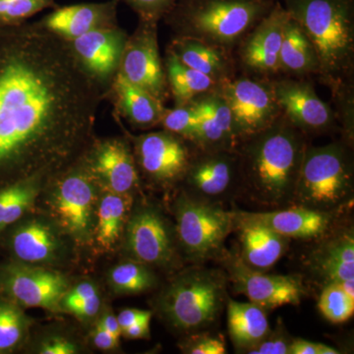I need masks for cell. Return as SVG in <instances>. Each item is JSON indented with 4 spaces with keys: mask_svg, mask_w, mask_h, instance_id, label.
I'll return each mask as SVG.
<instances>
[{
    "mask_svg": "<svg viewBox=\"0 0 354 354\" xmlns=\"http://www.w3.org/2000/svg\"><path fill=\"white\" fill-rule=\"evenodd\" d=\"M104 97L66 41L37 22L0 28V188L78 160Z\"/></svg>",
    "mask_w": 354,
    "mask_h": 354,
    "instance_id": "obj_1",
    "label": "cell"
},
{
    "mask_svg": "<svg viewBox=\"0 0 354 354\" xmlns=\"http://www.w3.org/2000/svg\"><path fill=\"white\" fill-rule=\"evenodd\" d=\"M308 146L306 134L283 113L269 127L242 140L235 148L239 192L268 208L291 205Z\"/></svg>",
    "mask_w": 354,
    "mask_h": 354,
    "instance_id": "obj_2",
    "label": "cell"
},
{
    "mask_svg": "<svg viewBox=\"0 0 354 354\" xmlns=\"http://www.w3.org/2000/svg\"><path fill=\"white\" fill-rule=\"evenodd\" d=\"M313 46L317 73L335 94L349 88L354 59V0H279Z\"/></svg>",
    "mask_w": 354,
    "mask_h": 354,
    "instance_id": "obj_3",
    "label": "cell"
},
{
    "mask_svg": "<svg viewBox=\"0 0 354 354\" xmlns=\"http://www.w3.org/2000/svg\"><path fill=\"white\" fill-rule=\"evenodd\" d=\"M277 0H178L164 18L176 37L228 50L272 10Z\"/></svg>",
    "mask_w": 354,
    "mask_h": 354,
    "instance_id": "obj_4",
    "label": "cell"
},
{
    "mask_svg": "<svg viewBox=\"0 0 354 354\" xmlns=\"http://www.w3.org/2000/svg\"><path fill=\"white\" fill-rule=\"evenodd\" d=\"M227 277L207 268L186 270L167 286L158 308L172 327L200 332L216 322L227 304Z\"/></svg>",
    "mask_w": 354,
    "mask_h": 354,
    "instance_id": "obj_5",
    "label": "cell"
},
{
    "mask_svg": "<svg viewBox=\"0 0 354 354\" xmlns=\"http://www.w3.org/2000/svg\"><path fill=\"white\" fill-rule=\"evenodd\" d=\"M353 194V164L342 142L307 147L300 165L293 206L335 213Z\"/></svg>",
    "mask_w": 354,
    "mask_h": 354,
    "instance_id": "obj_6",
    "label": "cell"
},
{
    "mask_svg": "<svg viewBox=\"0 0 354 354\" xmlns=\"http://www.w3.org/2000/svg\"><path fill=\"white\" fill-rule=\"evenodd\" d=\"M85 153L64 171L50 177L51 215L65 234L79 245H86L94 241L99 183L88 169Z\"/></svg>",
    "mask_w": 354,
    "mask_h": 354,
    "instance_id": "obj_7",
    "label": "cell"
},
{
    "mask_svg": "<svg viewBox=\"0 0 354 354\" xmlns=\"http://www.w3.org/2000/svg\"><path fill=\"white\" fill-rule=\"evenodd\" d=\"M176 232L186 257L195 263L220 259L234 228L232 211L183 193L176 202Z\"/></svg>",
    "mask_w": 354,
    "mask_h": 354,
    "instance_id": "obj_8",
    "label": "cell"
},
{
    "mask_svg": "<svg viewBox=\"0 0 354 354\" xmlns=\"http://www.w3.org/2000/svg\"><path fill=\"white\" fill-rule=\"evenodd\" d=\"M68 288L62 272L13 259L0 265V295L22 308L60 311V301Z\"/></svg>",
    "mask_w": 354,
    "mask_h": 354,
    "instance_id": "obj_9",
    "label": "cell"
},
{
    "mask_svg": "<svg viewBox=\"0 0 354 354\" xmlns=\"http://www.w3.org/2000/svg\"><path fill=\"white\" fill-rule=\"evenodd\" d=\"M216 88L232 111L239 144L269 127L281 114L271 83L247 77L230 78Z\"/></svg>",
    "mask_w": 354,
    "mask_h": 354,
    "instance_id": "obj_10",
    "label": "cell"
},
{
    "mask_svg": "<svg viewBox=\"0 0 354 354\" xmlns=\"http://www.w3.org/2000/svg\"><path fill=\"white\" fill-rule=\"evenodd\" d=\"M218 260L227 271L234 292L245 295L249 301L259 305L266 311L285 305H298L306 293L297 276L256 271L244 264L239 254L227 250L223 251Z\"/></svg>",
    "mask_w": 354,
    "mask_h": 354,
    "instance_id": "obj_11",
    "label": "cell"
},
{
    "mask_svg": "<svg viewBox=\"0 0 354 354\" xmlns=\"http://www.w3.org/2000/svg\"><path fill=\"white\" fill-rule=\"evenodd\" d=\"M118 73L162 102L169 95L158 44V23L139 20L128 36Z\"/></svg>",
    "mask_w": 354,
    "mask_h": 354,
    "instance_id": "obj_12",
    "label": "cell"
},
{
    "mask_svg": "<svg viewBox=\"0 0 354 354\" xmlns=\"http://www.w3.org/2000/svg\"><path fill=\"white\" fill-rule=\"evenodd\" d=\"M136 165L144 176L160 186L183 180L193 157L186 140L174 133H148L133 138Z\"/></svg>",
    "mask_w": 354,
    "mask_h": 354,
    "instance_id": "obj_13",
    "label": "cell"
},
{
    "mask_svg": "<svg viewBox=\"0 0 354 354\" xmlns=\"http://www.w3.org/2000/svg\"><path fill=\"white\" fill-rule=\"evenodd\" d=\"M191 158L183 180L186 195L199 201L221 204L239 192V162L235 150L203 151Z\"/></svg>",
    "mask_w": 354,
    "mask_h": 354,
    "instance_id": "obj_14",
    "label": "cell"
},
{
    "mask_svg": "<svg viewBox=\"0 0 354 354\" xmlns=\"http://www.w3.org/2000/svg\"><path fill=\"white\" fill-rule=\"evenodd\" d=\"M127 39V32L115 26L66 41L78 64L106 95L120 69Z\"/></svg>",
    "mask_w": 354,
    "mask_h": 354,
    "instance_id": "obj_15",
    "label": "cell"
},
{
    "mask_svg": "<svg viewBox=\"0 0 354 354\" xmlns=\"http://www.w3.org/2000/svg\"><path fill=\"white\" fill-rule=\"evenodd\" d=\"M125 247L132 259L147 266L165 267L174 257L172 232L164 216L151 206H142L128 218Z\"/></svg>",
    "mask_w": 354,
    "mask_h": 354,
    "instance_id": "obj_16",
    "label": "cell"
},
{
    "mask_svg": "<svg viewBox=\"0 0 354 354\" xmlns=\"http://www.w3.org/2000/svg\"><path fill=\"white\" fill-rule=\"evenodd\" d=\"M271 85L281 113L305 134L327 132L334 127V111L319 97L309 83L281 79Z\"/></svg>",
    "mask_w": 354,
    "mask_h": 354,
    "instance_id": "obj_17",
    "label": "cell"
},
{
    "mask_svg": "<svg viewBox=\"0 0 354 354\" xmlns=\"http://www.w3.org/2000/svg\"><path fill=\"white\" fill-rule=\"evenodd\" d=\"M86 162L106 190L129 194L138 188L139 172L131 147L125 140L111 138L91 144Z\"/></svg>",
    "mask_w": 354,
    "mask_h": 354,
    "instance_id": "obj_18",
    "label": "cell"
},
{
    "mask_svg": "<svg viewBox=\"0 0 354 354\" xmlns=\"http://www.w3.org/2000/svg\"><path fill=\"white\" fill-rule=\"evenodd\" d=\"M288 19L285 7L277 0L272 10L244 37L239 57L247 69L264 75L281 71L279 50Z\"/></svg>",
    "mask_w": 354,
    "mask_h": 354,
    "instance_id": "obj_19",
    "label": "cell"
},
{
    "mask_svg": "<svg viewBox=\"0 0 354 354\" xmlns=\"http://www.w3.org/2000/svg\"><path fill=\"white\" fill-rule=\"evenodd\" d=\"M234 221L256 223L288 239H312L322 236L332 225L335 213L293 206L285 209L232 211Z\"/></svg>",
    "mask_w": 354,
    "mask_h": 354,
    "instance_id": "obj_20",
    "label": "cell"
},
{
    "mask_svg": "<svg viewBox=\"0 0 354 354\" xmlns=\"http://www.w3.org/2000/svg\"><path fill=\"white\" fill-rule=\"evenodd\" d=\"M118 3L120 0H109L101 3L58 6L37 23L46 31L69 41L95 30L118 26Z\"/></svg>",
    "mask_w": 354,
    "mask_h": 354,
    "instance_id": "obj_21",
    "label": "cell"
},
{
    "mask_svg": "<svg viewBox=\"0 0 354 354\" xmlns=\"http://www.w3.org/2000/svg\"><path fill=\"white\" fill-rule=\"evenodd\" d=\"M0 241L12 259L26 264H44L57 259L62 241L55 228L41 220H22L7 228Z\"/></svg>",
    "mask_w": 354,
    "mask_h": 354,
    "instance_id": "obj_22",
    "label": "cell"
},
{
    "mask_svg": "<svg viewBox=\"0 0 354 354\" xmlns=\"http://www.w3.org/2000/svg\"><path fill=\"white\" fill-rule=\"evenodd\" d=\"M199 114V127L193 145L198 150H235L239 145L234 118L225 97L218 88L193 100Z\"/></svg>",
    "mask_w": 354,
    "mask_h": 354,
    "instance_id": "obj_23",
    "label": "cell"
},
{
    "mask_svg": "<svg viewBox=\"0 0 354 354\" xmlns=\"http://www.w3.org/2000/svg\"><path fill=\"white\" fill-rule=\"evenodd\" d=\"M104 97L111 99L118 115L140 129L160 124L165 111L164 102L129 82L120 73L114 77Z\"/></svg>",
    "mask_w": 354,
    "mask_h": 354,
    "instance_id": "obj_24",
    "label": "cell"
},
{
    "mask_svg": "<svg viewBox=\"0 0 354 354\" xmlns=\"http://www.w3.org/2000/svg\"><path fill=\"white\" fill-rule=\"evenodd\" d=\"M234 223L241 241L239 258L251 269L261 272L271 269L286 253L290 243L288 237L256 223Z\"/></svg>",
    "mask_w": 354,
    "mask_h": 354,
    "instance_id": "obj_25",
    "label": "cell"
},
{
    "mask_svg": "<svg viewBox=\"0 0 354 354\" xmlns=\"http://www.w3.org/2000/svg\"><path fill=\"white\" fill-rule=\"evenodd\" d=\"M186 66L213 79L216 84L232 78L234 65L227 51L191 38L176 37L169 48Z\"/></svg>",
    "mask_w": 354,
    "mask_h": 354,
    "instance_id": "obj_26",
    "label": "cell"
},
{
    "mask_svg": "<svg viewBox=\"0 0 354 354\" xmlns=\"http://www.w3.org/2000/svg\"><path fill=\"white\" fill-rule=\"evenodd\" d=\"M227 330L239 351L248 353L271 332L266 310L253 302L227 298Z\"/></svg>",
    "mask_w": 354,
    "mask_h": 354,
    "instance_id": "obj_27",
    "label": "cell"
},
{
    "mask_svg": "<svg viewBox=\"0 0 354 354\" xmlns=\"http://www.w3.org/2000/svg\"><path fill=\"white\" fill-rule=\"evenodd\" d=\"M132 207V195L106 190L95 211L94 241L102 250H111L124 232Z\"/></svg>",
    "mask_w": 354,
    "mask_h": 354,
    "instance_id": "obj_28",
    "label": "cell"
},
{
    "mask_svg": "<svg viewBox=\"0 0 354 354\" xmlns=\"http://www.w3.org/2000/svg\"><path fill=\"white\" fill-rule=\"evenodd\" d=\"M316 271L328 283L354 279V237L351 232L335 235L313 255Z\"/></svg>",
    "mask_w": 354,
    "mask_h": 354,
    "instance_id": "obj_29",
    "label": "cell"
},
{
    "mask_svg": "<svg viewBox=\"0 0 354 354\" xmlns=\"http://www.w3.org/2000/svg\"><path fill=\"white\" fill-rule=\"evenodd\" d=\"M50 178L32 176L0 188V235L31 211L44 183Z\"/></svg>",
    "mask_w": 354,
    "mask_h": 354,
    "instance_id": "obj_30",
    "label": "cell"
},
{
    "mask_svg": "<svg viewBox=\"0 0 354 354\" xmlns=\"http://www.w3.org/2000/svg\"><path fill=\"white\" fill-rule=\"evenodd\" d=\"M279 68L281 71L297 76L318 71V62L313 46L299 25L290 15L283 28L279 50Z\"/></svg>",
    "mask_w": 354,
    "mask_h": 354,
    "instance_id": "obj_31",
    "label": "cell"
},
{
    "mask_svg": "<svg viewBox=\"0 0 354 354\" xmlns=\"http://www.w3.org/2000/svg\"><path fill=\"white\" fill-rule=\"evenodd\" d=\"M165 71L167 87L176 106L189 104L218 86L213 79L184 65L169 48L165 57Z\"/></svg>",
    "mask_w": 354,
    "mask_h": 354,
    "instance_id": "obj_32",
    "label": "cell"
},
{
    "mask_svg": "<svg viewBox=\"0 0 354 354\" xmlns=\"http://www.w3.org/2000/svg\"><path fill=\"white\" fill-rule=\"evenodd\" d=\"M109 281L118 295H138L153 288L157 279L148 266L133 260L115 266Z\"/></svg>",
    "mask_w": 354,
    "mask_h": 354,
    "instance_id": "obj_33",
    "label": "cell"
},
{
    "mask_svg": "<svg viewBox=\"0 0 354 354\" xmlns=\"http://www.w3.org/2000/svg\"><path fill=\"white\" fill-rule=\"evenodd\" d=\"M29 321L22 307L0 295V354L10 353L24 342Z\"/></svg>",
    "mask_w": 354,
    "mask_h": 354,
    "instance_id": "obj_34",
    "label": "cell"
},
{
    "mask_svg": "<svg viewBox=\"0 0 354 354\" xmlns=\"http://www.w3.org/2000/svg\"><path fill=\"white\" fill-rule=\"evenodd\" d=\"M57 7L55 0H0V28L24 24L44 9Z\"/></svg>",
    "mask_w": 354,
    "mask_h": 354,
    "instance_id": "obj_35",
    "label": "cell"
},
{
    "mask_svg": "<svg viewBox=\"0 0 354 354\" xmlns=\"http://www.w3.org/2000/svg\"><path fill=\"white\" fill-rule=\"evenodd\" d=\"M318 307L330 322L342 324L353 316L354 300L337 283H328L319 298Z\"/></svg>",
    "mask_w": 354,
    "mask_h": 354,
    "instance_id": "obj_36",
    "label": "cell"
},
{
    "mask_svg": "<svg viewBox=\"0 0 354 354\" xmlns=\"http://www.w3.org/2000/svg\"><path fill=\"white\" fill-rule=\"evenodd\" d=\"M160 125L165 130L193 143L199 127V114L192 102L184 106H176L174 109H165Z\"/></svg>",
    "mask_w": 354,
    "mask_h": 354,
    "instance_id": "obj_37",
    "label": "cell"
},
{
    "mask_svg": "<svg viewBox=\"0 0 354 354\" xmlns=\"http://www.w3.org/2000/svg\"><path fill=\"white\" fill-rule=\"evenodd\" d=\"M138 15L139 20L158 23L164 19L178 0H120Z\"/></svg>",
    "mask_w": 354,
    "mask_h": 354,
    "instance_id": "obj_38",
    "label": "cell"
},
{
    "mask_svg": "<svg viewBox=\"0 0 354 354\" xmlns=\"http://www.w3.org/2000/svg\"><path fill=\"white\" fill-rule=\"evenodd\" d=\"M183 353L189 354H225V342L221 337L209 334L190 335L183 346Z\"/></svg>",
    "mask_w": 354,
    "mask_h": 354,
    "instance_id": "obj_39",
    "label": "cell"
},
{
    "mask_svg": "<svg viewBox=\"0 0 354 354\" xmlns=\"http://www.w3.org/2000/svg\"><path fill=\"white\" fill-rule=\"evenodd\" d=\"M100 308H101V298L99 293L85 298H70L64 295L60 301V310L73 314L74 316L83 320L94 318L99 313Z\"/></svg>",
    "mask_w": 354,
    "mask_h": 354,
    "instance_id": "obj_40",
    "label": "cell"
},
{
    "mask_svg": "<svg viewBox=\"0 0 354 354\" xmlns=\"http://www.w3.org/2000/svg\"><path fill=\"white\" fill-rule=\"evenodd\" d=\"M292 339L288 337L283 326H278L260 344L248 351L249 354H290Z\"/></svg>",
    "mask_w": 354,
    "mask_h": 354,
    "instance_id": "obj_41",
    "label": "cell"
},
{
    "mask_svg": "<svg viewBox=\"0 0 354 354\" xmlns=\"http://www.w3.org/2000/svg\"><path fill=\"white\" fill-rule=\"evenodd\" d=\"M41 354H74L77 353V348L73 342L62 339L53 337L41 344L39 348Z\"/></svg>",
    "mask_w": 354,
    "mask_h": 354,
    "instance_id": "obj_42",
    "label": "cell"
},
{
    "mask_svg": "<svg viewBox=\"0 0 354 354\" xmlns=\"http://www.w3.org/2000/svg\"><path fill=\"white\" fill-rule=\"evenodd\" d=\"M116 317H118V323H120L121 330H122L134 324L141 322V321L151 320L152 312L148 311V310L129 308L123 310Z\"/></svg>",
    "mask_w": 354,
    "mask_h": 354,
    "instance_id": "obj_43",
    "label": "cell"
},
{
    "mask_svg": "<svg viewBox=\"0 0 354 354\" xmlns=\"http://www.w3.org/2000/svg\"><path fill=\"white\" fill-rule=\"evenodd\" d=\"M93 341L97 348L102 349V351H111L118 346L120 339L114 337L97 324L94 334H93Z\"/></svg>",
    "mask_w": 354,
    "mask_h": 354,
    "instance_id": "obj_44",
    "label": "cell"
},
{
    "mask_svg": "<svg viewBox=\"0 0 354 354\" xmlns=\"http://www.w3.org/2000/svg\"><path fill=\"white\" fill-rule=\"evenodd\" d=\"M150 322L151 320H144L134 324L121 330V335L131 339H147L150 337Z\"/></svg>",
    "mask_w": 354,
    "mask_h": 354,
    "instance_id": "obj_45",
    "label": "cell"
},
{
    "mask_svg": "<svg viewBox=\"0 0 354 354\" xmlns=\"http://www.w3.org/2000/svg\"><path fill=\"white\" fill-rule=\"evenodd\" d=\"M290 354H318V342L302 339H292Z\"/></svg>",
    "mask_w": 354,
    "mask_h": 354,
    "instance_id": "obj_46",
    "label": "cell"
},
{
    "mask_svg": "<svg viewBox=\"0 0 354 354\" xmlns=\"http://www.w3.org/2000/svg\"><path fill=\"white\" fill-rule=\"evenodd\" d=\"M99 325L104 330H108L109 333H111V335H113L114 337L120 339L121 328L118 321V317L113 315V314H106V315L102 317Z\"/></svg>",
    "mask_w": 354,
    "mask_h": 354,
    "instance_id": "obj_47",
    "label": "cell"
},
{
    "mask_svg": "<svg viewBox=\"0 0 354 354\" xmlns=\"http://www.w3.org/2000/svg\"><path fill=\"white\" fill-rule=\"evenodd\" d=\"M341 286L342 290L346 292L351 299L354 300V279H346V281H342V283H337Z\"/></svg>",
    "mask_w": 354,
    "mask_h": 354,
    "instance_id": "obj_48",
    "label": "cell"
},
{
    "mask_svg": "<svg viewBox=\"0 0 354 354\" xmlns=\"http://www.w3.org/2000/svg\"><path fill=\"white\" fill-rule=\"evenodd\" d=\"M339 351L337 349L332 348V346H327V344H318V354H337Z\"/></svg>",
    "mask_w": 354,
    "mask_h": 354,
    "instance_id": "obj_49",
    "label": "cell"
}]
</instances>
